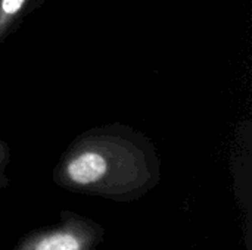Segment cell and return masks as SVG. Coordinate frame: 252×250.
<instances>
[{
  "label": "cell",
  "instance_id": "6da1fadb",
  "mask_svg": "<svg viewBox=\"0 0 252 250\" xmlns=\"http://www.w3.org/2000/svg\"><path fill=\"white\" fill-rule=\"evenodd\" d=\"M52 180L61 189L115 202H133L161 180L155 143L137 128L112 122L78 134L62 152Z\"/></svg>",
  "mask_w": 252,
  "mask_h": 250
},
{
  "label": "cell",
  "instance_id": "7a4b0ae2",
  "mask_svg": "<svg viewBox=\"0 0 252 250\" xmlns=\"http://www.w3.org/2000/svg\"><path fill=\"white\" fill-rule=\"evenodd\" d=\"M103 237L102 225L65 209L56 224L25 234L12 250H99Z\"/></svg>",
  "mask_w": 252,
  "mask_h": 250
},
{
  "label": "cell",
  "instance_id": "3957f363",
  "mask_svg": "<svg viewBox=\"0 0 252 250\" xmlns=\"http://www.w3.org/2000/svg\"><path fill=\"white\" fill-rule=\"evenodd\" d=\"M43 0H0V44L41 6Z\"/></svg>",
  "mask_w": 252,
  "mask_h": 250
},
{
  "label": "cell",
  "instance_id": "277c9868",
  "mask_svg": "<svg viewBox=\"0 0 252 250\" xmlns=\"http://www.w3.org/2000/svg\"><path fill=\"white\" fill-rule=\"evenodd\" d=\"M9 162H10V147L7 141L0 137V190L9 186V178L6 175Z\"/></svg>",
  "mask_w": 252,
  "mask_h": 250
}]
</instances>
